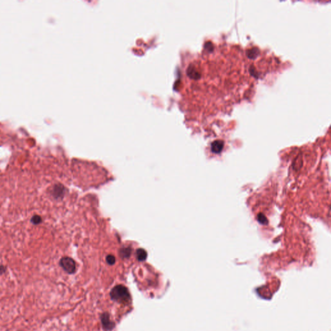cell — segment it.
Returning a JSON list of instances; mask_svg holds the SVG:
<instances>
[{
  "label": "cell",
  "instance_id": "6da1fadb",
  "mask_svg": "<svg viewBox=\"0 0 331 331\" xmlns=\"http://www.w3.org/2000/svg\"><path fill=\"white\" fill-rule=\"evenodd\" d=\"M112 300L119 303L126 302L129 300V291L126 287L119 285L115 286L110 293Z\"/></svg>",
  "mask_w": 331,
  "mask_h": 331
},
{
  "label": "cell",
  "instance_id": "7a4b0ae2",
  "mask_svg": "<svg viewBox=\"0 0 331 331\" xmlns=\"http://www.w3.org/2000/svg\"><path fill=\"white\" fill-rule=\"evenodd\" d=\"M61 267L68 274H73L76 270V263L72 258L69 257H62L60 261Z\"/></svg>",
  "mask_w": 331,
  "mask_h": 331
},
{
  "label": "cell",
  "instance_id": "3957f363",
  "mask_svg": "<svg viewBox=\"0 0 331 331\" xmlns=\"http://www.w3.org/2000/svg\"><path fill=\"white\" fill-rule=\"evenodd\" d=\"M64 192H65L64 187L60 184H56L53 187V188H52L51 195L56 199H61L63 196Z\"/></svg>",
  "mask_w": 331,
  "mask_h": 331
},
{
  "label": "cell",
  "instance_id": "277c9868",
  "mask_svg": "<svg viewBox=\"0 0 331 331\" xmlns=\"http://www.w3.org/2000/svg\"><path fill=\"white\" fill-rule=\"evenodd\" d=\"M212 151L214 153H219L223 148V142L220 140L214 141L212 144Z\"/></svg>",
  "mask_w": 331,
  "mask_h": 331
},
{
  "label": "cell",
  "instance_id": "5b68a950",
  "mask_svg": "<svg viewBox=\"0 0 331 331\" xmlns=\"http://www.w3.org/2000/svg\"><path fill=\"white\" fill-rule=\"evenodd\" d=\"M147 257V252L145 250L139 248L137 250V258L139 261H143Z\"/></svg>",
  "mask_w": 331,
  "mask_h": 331
},
{
  "label": "cell",
  "instance_id": "8992f818",
  "mask_svg": "<svg viewBox=\"0 0 331 331\" xmlns=\"http://www.w3.org/2000/svg\"><path fill=\"white\" fill-rule=\"evenodd\" d=\"M102 323L103 325L106 329H111V323L110 322L108 315H102Z\"/></svg>",
  "mask_w": 331,
  "mask_h": 331
},
{
  "label": "cell",
  "instance_id": "52a82bcc",
  "mask_svg": "<svg viewBox=\"0 0 331 331\" xmlns=\"http://www.w3.org/2000/svg\"><path fill=\"white\" fill-rule=\"evenodd\" d=\"M30 222L34 225H38L42 222V218L39 215H34L30 219Z\"/></svg>",
  "mask_w": 331,
  "mask_h": 331
},
{
  "label": "cell",
  "instance_id": "ba28073f",
  "mask_svg": "<svg viewBox=\"0 0 331 331\" xmlns=\"http://www.w3.org/2000/svg\"><path fill=\"white\" fill-rule=\"evenodd\" d=\"M257 220L258 221L263 224H267L268 223V220H267V219L266 218V217L263 215L262 213H259V215L257 216Z\"/></svg>",
  "mask_w": 331,
  "mask_h": 331
},
{
  "label": "cell",
  "instance_id": "9c48e42d",
  "mask_svg": "<svg viewBox=\"0 0 331 331\" xmlns=\"http://www.w3.org/2000/svg\"><path fill=\"white\" fill-rule=\"evenodd\" d=\"M106 261L108 264H113L115 263V257L113 256L109 255L106 257Z\"/></svg>",
  "mask_w": 331,
  "mask_h": 331
},
{
  "label": "cell",
  "instance_id": "30bf717a",
  "mask_svg": "<svg viewBox=\"0 0 331 331\" xmlns=\"http://www.w3.org/2000/svg\"><path fill=\"white\" fill-rule=\"evenodd\" d=\"M5 272V268L4 266H0V274H2Z\"/></svg>",
  "mask_w": 331,
  "mask_h": 331
}]
</instances>
